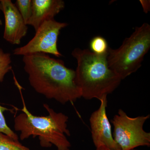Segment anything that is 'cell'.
<instances>
[{"mask_svg":"<svg viewBox=\"0 0 150 150\" xmlns=\"http://www.w3.org/2000/svg\"><path fill=\"white\" fill-rule=\"evenodd\" d=\"M140 1L144 8V11L147 13L150 11V1Z\"/></svg>","mask_w":150,"mask_h":150,"instance_id":"15","label":"cell"},{"mask_svg":"<svg viewBox=\"0 0 150 150\" xmlns=\"http://www.w3.org/2000/svg\"><path fill=\"white\" fill-rule=\"evenodd\" d=\"M150 117L149 114L132 118L122 109L118 110L111 122L114 127L112 137L121 150L150 146V133L144 129V124Z\"/></svg>","mask_w":150,"mask_h":150,"instance_id":"5","label":"cell"},{"mask_svg":"<svg viewBox=\"0 0 150 150\" xmlns=\"http://www.w3.org/2000/svg\"><path fill=\"white\" fill-rule=\"evenodd\" d=\"M11 54L0 48V82H2L6 74L11 70Z\"/></svg>","mask_w":150,"mask_h":150,"instance_id":"13","label":"cell"},{"mask_svg":"<svg viewBox=\"0 0 150 150\" xmlns=\"http://www.w3.org/2000/svg\"><path fill=\"white\" fill-rule=\"evenodd\" d=\"M90 48L91 52L98 55L107 54L109 48L107 41L101 36H96L91 39Z\"/></svg>","mask_w":150,"mask_h":150,"instance_id":"11","label":"cell"},{"mask_svg":"<svg viewBox=\"0 0 150 150\" xmlns=\"http://www.w3.org/2000/svg\"><path fill=\"white\" fill-rule=\"evenodd\" d=\"M23 62L30 84L38 93L63 104H73L81 97L75 83V71L64 61L35 53L23 56Z\"/></svg>","mask_w":150,"mask_h":150,"instance_id":"1","label":"cell"},{"mask_svg":"<svg viewBox=\"0 0 150 150\" xmlns=\"http://www.w3.org/2000/svg\"><path fill=\"white\" fill-rule=\"evenodd\" d=\"M32 14L27 25L32 26L35 31L43 22L54 19L65 8L62 0H32Z\"/></svg>","mask_w":150,"mask_h":150,"instance_id":"9","label":"cell"},{"mask_svg":"<svg viewBox=\"0 0 150 150\" xmlns=\"http://www.w3.org/2000/svg\"><path fill=\"white\" fill-rule=\"evenodd\" d=\"M15 5L27 25L32 14V0H16Z\"/></svg>","mask_w":150,"mask_h":150,"instance_id":"12","label":"cell"},{"mask_svg":"<svg viewBox=\"0 0 150 150\" xmlns=\"http://www.w3.org/2000/svg\"><path fill=\"white\" fill-rule=\"evenodd\" d=\"M71 55L77 63L74 81L81 97L99 100L119 86L122 79L109 68L108 54L98 55L90 49L76 48Z\"/></svg>","mask_w":150,"mask_h":150,"instance_id":"2","label":"cell"},{"mask_svg":"<svg viewBox=\"0 0 150 150\" xmlns=\"http://www.w3.org/2000/svg\"><path fill=\"white\" fill-rule=\"evenodd\" d=\"M9 110L6 108L3 107L0 105V132L15 140H18V137L12 130L8 126L6 123L5 118L3 112L6 110Z\"/></svg>","mask_w":150,"mask_h":150,"instance_id":"14","label":"cell"},{"mask_svg":"<svg viewBox=\"0 0 150 150\" xmlns=\"http://www.w3.org/2000/svg\"><path fill=\"white\" fill-rule=\"evenodd\" d=\"M5 18L4 39L13 45H18L26 35L27 25L15 4L11 0H0Z\"/></svg>","mask_w":150,"mask_h":150,"instance_id":"8","label":"cell"},{"mask_svg":"<svg viewBox=\"0 0 150 150\" xmlns=\"http://www.w3.org/2000/svg\"><path fill=\"white\" fill-rule=\"evenodd\" d=\"M150 48V25L144 23L137 27L117 49L109 48L107 60L109 68L122 80L141 67Z\"/></svg>","mask_w":150,"mask_h":150,"instance_id":"4","label":"cell"},{"mask_svg":"<svg viewBox=\"0 0 150 150\" xmlns=\"http://www.w3.org/2000/svg\"><path fill=\"white\" fill-rule=\"evenodd\" d=\"M68 25L66 23L56 21L54 19L43 22L35 32V35L24 46L14 49L13 54L24 56L35 53L52 54L56 57L62 54L57 47L58 37L61 30Z\"/></svg>","mask_w":150,"mask_h":150,"instance_id":"6","label":"cell"},{"mask_svg":"<svg viewBox=\"0 0 150 150\" xmlns=\"http://www.w3.org/2000/svg\"><path fill=\"white\" fill-rule=\"evenodd\" d=\"M1 11H2V5L1 2H0V13H1ZM2 25V21L0 19V25Z\"/></svg>","mask_w":150,"mask_h":150,"instance_id":"17","label":"cell"},{"mask_svg":"<svg viewBox=\"0 0 150 150\" xmlns=\"http://www.w3.org/2000/svg\"><path fill=\"white\" fill-rule=\"evenodd\" d=\"M0 150H30L23 146L18 140L13 139L0 132Z\"/></svg>","mask_w":150,"mask_h":150,"instance_id":"10","label":"cell"},{"mask_svg":"<svg viewBox=\"0 0 150 150\" xmlns=\"http://www.w3.org/2000/svg\"><path fill=\"white\" fill-rule=\"evenodd\" d=\"M96 150H112L108 149V148L104 146H101L99 147L96 148ZM130 150H138L135 149H133Z\"/></svg>","mask_w":150,"mask_h":150,"instance_id":"16","label":"cell"},{"mask_svg":"<svg viewBox=\"0 0 150 150\" xmlns=\"http://www.w3.org/2000/svg\"><path fill=\"white\" fill-rule=\"evenodd\" d=\"M107 96H104L99 100V108L90 118L92 139L96 148L104 146L112 150H121L112 137L111 125L106 114Z\"/></svg>","mask_w":150,"mask_h":150,"instance_id":"7","label":"cell"},{"mask_svg":"<svg viewBox=\"0 0 150 150\" xmlns=\"http://www.w3.org/2000/svg\"><path fill=\"white\" fill-rule=\"evenodd\" d=\"M22 100L23 107L20 110L23 112L15 118L14 126L16 131L21 132V139H25L30 136L38 137L42 147H51L54 145L58 150H70L71 143L66 137L71 136L67 129L68 116L62 112H55L46 104L43 106L48 115H33L28 110L22 96Z\"/></svg>","mask_w":150,"mask_h":150,"instance_id":"3","label":"cell"}]
</instances>
